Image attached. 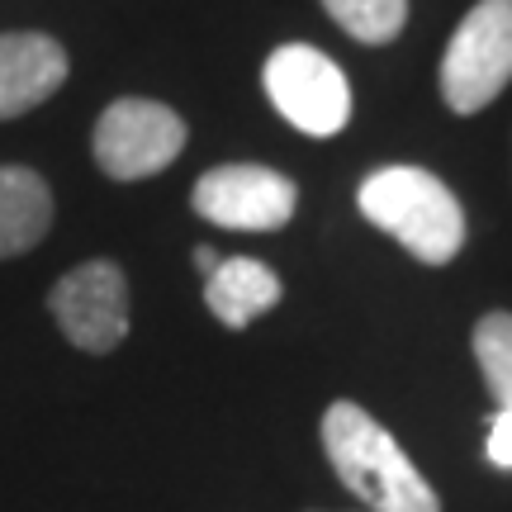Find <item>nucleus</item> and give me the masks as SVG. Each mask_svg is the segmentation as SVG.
I'll return each instance as SVG.
<instances>
[{"instance_id": "nucleus-9", "label": "nucleus", "mask_w": 512, "mask_h": 512, "mask_svg": "<svg viewBox=\"0 0 512 512\" xmlns=\"http://www.w3.org/2000/svg\"><path fill=\"white\" fill-rule=\"evenodd\" d=\"M204 304L219 318L223 328H247L252 318H261L266 309L280 304V275L266 261L252 256H228L214 271L204 275Z\"/></svg>"}, {"instance_id": "nucleus-7", "label": "nucleus", "mask_w": 512, "mask_h": 512, "mask_svg": "<svg viewBox=\"0 0 512 512\" xmlns=\"http://www.w3.org/2000/svg\"><path fill=\"white\" fill-rule=\"evenodd\" d=\"M48 309L72 347L105 356L128 337V280L114 261H86L53 285Z\"/></svg>"}, {"instance_id": "nucleus-13", "label": "nucleus", "mask_w": 512, "mask_h": 512, "mask_svg": "<svg viewBox=\"0 0 512 512\" xmlns=\"http://www.w3.org/2000/svg\"><path fill=\"white\" fill-rule=\"evenodd\" d=\"M489 460H494L498 470H512V413L508 408H498L494 422H489Z\"/></svg>"}, {"instance_id": "nucleus-10", "label": "nucleus", "mask_w": 512, "mask_h": 512, "mask_svg": "<svg viewBox=\"0 0 512 512\" xmlns=\"http://www.w3.org/2000/svg\"><path fill=\"white\" fill-rule=\"evenodd\" d=\"M53 228V190L29 166H0V261L34 252Z\"/></svg>"}, {"instance_id": "nucleus-2", "label": "nucleus", "mask_w": 512, "mask_h": 512, "mask_svg": "<svg viewBox=\"0 0 512 512\" xmlns=\"http://www.w3.org/2000/svg\"><path fill=\"white\" fill-rule=\"evenodd\" d=\"M356 204L380 233L399 242L422 266H446L465 247V209L451 185L422 166H380L370 171Z\"/></svg>"}, {"instance_id": "nucleus-4", "label": "nucleus", "mask_w": 512, "mask_h": 512, "mask_svg": "<svg viewBox=\"0 0 512 512\" xmlns=\"http://www.w3.org/2000/svg\"><path fill=\"white\" fill-rule=\"evenodd\" d=\"M266 95L299 133L309 138H332L351 119V86L342 67L328 53H318L309 43H285L266 57Z\"/></svg>"}, {"instance_id": "nucleus-8", "label": "nucleus", "mask_w": 512, "mask_h": 512, "mask_svg": "<svg viewBox=\"0 0 512 512\" xmlns=\"http://www.w3.org/2000/svg\"><path fill=\"white\" fill-rule=\"evenodd\" d=\"M67 81V53L48 34H0V119L38 110Z\"/></svg>"}, {"instance_id": "nucleus-11", "label": "nucleus", "mask_w": 512, "mask_h": 512, "mask_svg": "<svg viewBox=\"0 0 512 512\" xmlns=\"http://www.w3.org/2000/svg\"><path fill=\"white\" fill-rule=\"evenodd\" d=\"M475 361L494 403L512 413V313L494 309L475 323Z\"/></svg>"}, {"instance_id": "nucleus-5", "label": "nucleus", "mask_w": 512, "mask_h": 512, "mask_svg": "<svg viewBox=\"0 0 512 512\" xmlns=\"http://www.w3.org/2000/svg\"><path fill=\"white\" fill-rule=\"evenodd\" d=\"M185 147V119L157 100H114L95 124V162L114 181H143L157 176L181 157Z\"/></svg>"}, {"instance_id": "nucleus-14", "label": "nucleus", "mask_w": 512, "mask_h": 512, "mask_svg": "<svg viewBox=\"0 0 512 512\" xmlns=\"http://www.w3.org/2000/svg\"><path fill=\"white\" fill-rule=\"evenodd\" d=\"M219 261H223V256H219V252H214V247H200V252H195V266H200V271H204V275L214 271V266H219Z\"/></svg>"}, {"instance_id": "nucleus-12", "label": "nucleus", "mask_w": 512, "mask_h": 512, "mask_svg": "<svg viewBox=\"0 0 512 512\" xmlns=\"http://www.w3.org/2000/svg\"><path fill=\"white\" fill-rule=\"evenodd\" d=\"M323 10L356 43H389L408 24V0H323Z\"/></svg>"}, {"instance_id": "nucleus-6", "label": "nucleus", "mask_w": 512, "mask_h": 512, "mask_svg": "<svg viewBox=\"0 0 512 512\" xmlns=\"http://www.w3.org/2000/svg\"><path fill=\"white\" fill-rule=\"evenodd\" d=\"M195 214L219 228L233 233H275L294 219V190L290 176H280L275 166H252V162H233V166H214L195 181Z\"/></svg>"}, {"instance_id": "nucleus-3", "label": "nucleus", "mask_w": 512, "mask_h": 512, "mask_svg": "<svg viewBox=\"0 0 512 512\" xmlns=\"http://www.w3.org/2000/svg\"><path fill=\"white\" fill-rule=\"evenodd\" d=\"M512 81V0H479L441 57V100L456 114H479Z\"/></svg>"}, {"instance_id": "nucleus-1", "label": "nucleus", "mask_w": 512, "mask_h": 512, "mask_svg": "<svg viewBox=\"0 0 512 512\" xmlns=\"http://www.w3.org/2000/svg\"><path fill=\"white\" fill-rule=\"evenodd\" d=\"M323 451L337 479L366 503V512H441L427 475L361 403L337 399L323 413Z\"/></svg>"}]
</instances>
